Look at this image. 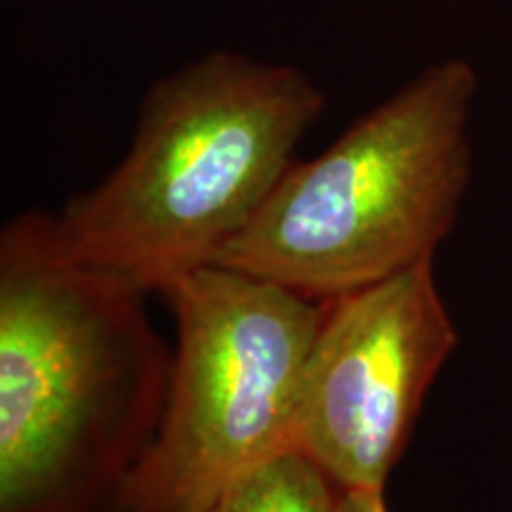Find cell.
<instances>
[{
  "label": "cell",
  "mask_w": 512,
  "mask_h": 512,
  "mask_svg": "<svg viewBox=\"0 0 512 512\" xmlns=\"http://www.w3.org/2000/svg\"><path fill=\"white\" fill-rule=\"evenodd\" d=\"M475 95L467 60L422 69L318 157L294 159L214 264L332 302L432 261L470 183Z\"/></svg>",
  "instance_id": "3957f363"
},
{
  "label": "cell",
  "mask_w": 512,
  "mask_h": 512,
  "mask_svg": "<svg viewBox=\"0 0 512 512\" xmlns=\"http://www.w3.org/2000/svg\"><path fill=\"white\" fill-rule=\"evenodd\" d=\"M339 489L309 456L285 448L245 472L204 512H337Z\"/></svg>",
  "instance_id": "8992f818"
},
{
  "label": "cell",
  "mask_w": 512,
  "mask_h": 512,
  "mask_svg": "<svg viewBox=\"0 0 512 512\" xmlns=\"http://www.w3.org/2000/svg\"><path fill=\"white\" fill-rule=\"evenodd\" d=\"M337 512H389L384 494L373 491H339Z\"/></svg>",
  "instance_id": "52a82bcc"
},
{
  "label": "cell",
  "mask_w": 512,
  "mask_h": 512,
  "mask_svg": "<svg viewBox=\"0 0 512 512\" xmlns=\"http://www.w3.org/2000/svg\"><path fill=\"white\" fill-rule=\"evenodd\" d=\"M147 294L64 252L55 214L0 230V512H112L174 363Z\"/></svg>",
  "instance_id": "6da1fadb"
},
{
  "label": "cell",
  "mask_w": 512,
  "mask_h": 512,
  "mask_svg": "<svg viewBox=\"0 0 512 512\" xmlns=\"http://www.w3.org/2000/svg\"><path fill=\"white\" fill-rule=\"evenodd\" d=\"M325 110L292 64L214 50L155 81L126 155L55 214L64 252L159 292L259 214Z\"/></svg>",
  "instance_id": "7a4b0ae2"
},
{
  "label": "cell",
  "mask_w": 512,
  "mask_h": 512,
  "mask_svg": "<svg viewBox=\"0 0 512 512\" xmlns=\"http://www.w3.org/2000/svg\"><path fill=\"white\" fill-rule=\"evenodd\" d=\"M456 347L434 259L332 299L304 363L292 448L339 491L384 494Z\"/></svg>",
  "instance_id": "5b68a950"
},
{
  "label": "cell",
  "mask_w": 512,
  "mask_h": 512,
  "mask_svg": "<svg viewBox=\"0 0 512 512\" xmlns=\"http://www.w3.org/2000/svg\"><path fill=\"white\" fill-rule=\"evenodd\" d=\"M159 294L176 328L169 392L112 512H204L292 448L304 363L328 306L221 264L176 275Z\"/></svg>",
  "instance_id": "277c9868"
}]
</instances>
